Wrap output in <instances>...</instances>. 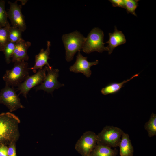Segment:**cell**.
Here are the masks:
<instances>
[{"mask_svg": "<svg viewBox=\"0 0 156 156\" xmlns=\"http://www.w3.org/2000/svg\"><path fill=\"white\" fill-rule=\"evenodd\" d=\"M138 75L139 74H136L130 79L126 80H124L120 83L113 82L110 83L105 87L103 88L101 90V92L102 94L105 95L109 94H114L117 93L122 88L124 87L125 84Z\"/></svg>", "mask_w": 156, "mask_h": 156, "instance_id": "obj_16", "label": "cell"}, {"mask_svg": "<svg viewBox=\"0 0 156 156\" xmlns=\"http://www.w3.org/2000/svg\"><path fill=\"white\" fill-rule=\"evenodd\" d=\"M47 46L46 49H42L39 53L36 55L34 65L33 67L29 68V70H31L33 72L36 73V70L42 68L45 65L49 68L52 67L50 66L48 62V59L50 58L49 57L51 46L50 41H47Z\"/></svg>", "mask_w": 156, "mask_h": 156, "instance_id": "obj_13", "label": "cell"}, {"mask_svg": "<svg viewBox=\"0 0 156 156\" xmlns=\"http://www.w3.org/2000/svg\"><path fill=\"white\" fill-rule=\"evenodd\" d=\"M22 32L18 28L10 26L9 31V42L16 43L22 40Z\"/></svg>", "mask_w": 156, "mask_h": 156, "instance_id": "obj_20", "label": "cell"}, {"mask_svg": "<svg viewBox=\"0 0 156 156\" xmlns=\"http://www.w3.org/2000/svg\"><path fill=\"white\" fill-rule=\"evenodd\" d=\"M104 34L103 31L98 27L93 28L88 34L83 44L82 49L87 54L97 51L102 53L107 51L103 42Z\"/></svg>", "mask_w": 156, "mask_h": 156, "instance_id": "obj_4", "label": "cell"}, {"mask_svg": "<svg viewBox=\"0 0 156 156\" xmlns=\"http://www.w3.org/2000/svg\"><path fill=\"white\" fill-rule=\"evenodd\" d=\"M124 132L118 127L106 126L97 135V144L116 147L118 146Z\"/></svg>", "mask_w": 156, "mask_h": 156, "instance_id": "obj_5", "label": "cell"}, {"mask_svg": "<svg viewBox=\"0 0 156 156\" xmlns=\"http://www.w3.org/2000/svg\"><path fill=\"white\" fill-rule=\"evenodd\" d=\"M118 146L120 148V156H133V147L129 135L124 132Z\"/></svg>", "mask_w": 156, "mask_h": 156, "instance_id": "obj_15", "label": "cell"}, {"mask_svg": "<svg viewBox=\"0 0 156 156\" xmlns=\"http://www.w3.org/2000/svg\"><path fill=\"white\" fill-rule=\"evenodd\" d=\"M80 52H78L75 62L70 67L69 70L75 73H81L87 77L89 78L92 73L90 69L91 67L97 65L99 61L96 60L95 61L89 62L87 60V57L83 56Z\"/></svg>", "mask_w": 156, "mask_h": 156, "instance_id": "obj_11", "label": "cell"}, {"mask_svg": "<svg viewBox=\"0 0 156 156\" xmlns=\"http://www.w3.org/2000/svg\"><path fill=\"white\" fill-rule=\"evenodd\" d=\"M11 143L9 148H8V156H16L14 145L12 142Z\"/></svg>", "mask_w": 156, "mask_h": 156, "instance_id": "obj_25", "label": "cell"}, {"mask_svg": "<svg viewBox=\"0 0 156 156\" xmlns=\"http://www.w3.org/2000/svg\"><path fill=\"white\" fill-rule=\"evenodd\" d=\"M8 148L4 144L0 145V156H8Z\"/></svg>", "mask_w": 156, "mask_h": 156, "instance_id": "obj_26", "label": "cell"}, {"mask_svg": "<svg viewBox=\"0 0 156 156\" xmlns=\"http://www.w3.org/2000/svg\"><path fill=\"white\" fill-rule=\"evenodd\" d=\"M18 118L9 112L0 114V145L12 142L17 136Z\"/></svg>", "mask_w": 156, "mask_h": 156, "instance_id": "obj_1", "label": "cell"}, {"mask_svg": "<svg viewBox=\"0 0 156 156\" xmlns=\"http://www.w3.org/2000/svg\"><path fill=\"white\" fill-rule=\"evenodd\" d=\"M28 63L24 61L14 62L11 70H6L3 77L6 85L12 87L18 86L29 76Z\"/></svg>", "mask_w": 156, "mask_h": 156, "instance_id": "obj_2", "label": "cell"}, {"mask_svg": "<svg viewBox=\"0 0 156 156\" xmlns=\"http://www.w3.org/2000/svg\"><path fill=\"white\" fill-rule=\"evenodd\" d=\"M109 40L105 43L108 44L106 47L109 54L112 53L114 49L117 46L124 44L126 42L125 36L121 31L118 30L116 26L113 33L109 34Z\"/></svg>", "mask_w": 156, "mask_h": 156, "instance_id": "obj_14", "label": "cell"}, {"mask_svg": "<svg viewBox=\"0 0 156 156\" xmlns=\"http://www.w3.org/2000/svg\"><path fill=\"white\" fill-rule=\"evenodd\" d=\"M0 103L5 105L11 112L24 108L14 88L7 85L0 92Z\"/></svg>", "mask_w": 156, "mask_h": 156, "instance_id": "obj_7", "label": "cell"}, {"mask_svg": "<svg viewBox=\"0 0 156 156\" xmlns=\"http://www.w3.org/2000/svg\"><path fill=\"white\" fill-rule=\"evenodd\" d=\"M47 66L38 70L34 74L29 76L23 82L19 85L17 88L19 91V95L21 94L25 98L30 90L33 87L41 84L46 77Z\"/></svg>", "mask_w": 156, "mask_h": 156, "instance_id": "obj_8", "label": "cell"}, {"mask_svg": "<svg viewBox=\"0 0 156 156\" xmlns=\"http://www.w3.org/2000/svg\"><path fill=\"white\" fill-rule=\"evenodd\" d=\"M16 43L9 42L5 46L3 51L5 56L6 62L8 64L11 62L12 58L15 49Z\"/></svg>", "mask_w": 156, "mask_h": 156, "instance_id": "obj_22", "label": "cell"}, {"mask_svg": "<svg viewBox=\"0 0 156 156\" xmlns=\"http://www.w3.org/2000/svg\"><path fill=\"white\" fill-rule=\"evenodd\" d=\"M118 152L116 148L113 149L106 146L97 144L90 156H117Z\"/></svg>", "mask_w": 156, "mask_h": 156, "instance_id": "obj_17", "label": "cell"}, {"mask_svg": "<svg viewBox=\"0 0 156 156\" xmlns=\"http://www.w3.org/2000/svg\"><path fill=\"white\" fill-rule=\"evenodd\" d=\"M109 1L112 3L113 7H119L125 8L124 0H110Z\"/></svg>", "mask_w": 156, "mask_h": 156, "instance_id": "obj_24", "label": "cell"}, {"mask_svg": "<svg viewBox=\"0 0 156 156\" xmlns=\"http://www.w3.org/2000/svg\"><path fill=\"white\" fill-rule=\"evenodd\" d=\"M47 74L44 81L40 85L34 88L36 91L42 90L51 94L55 90L58 89L64 86V84L60 83L57 80L59 70L53 69L52 67H47Z\"/></svg>", "mask_w": 156, "mask_h": 156, "instance_id": "obj_9", "label": "cell"}, {"mask_svg": "<svg viewBox=\"0 0 156 156\" xmlns=\"http://www.w3.org/2000/svg\"><path fill=\"white\" fill-rule=\"evenodd\" d=\"M5 2L0 1V27H5L9 23L7 20V14L5 9Z\"/></svg>", "mask_w": 156, "mask_h": 156, "instance_id": "obj_23", "label": "cell"}, {"mask_svg": "<svg viewBox=\"0 0 156 156\" xmlns=\"http://www.w3.org/2000/svg\"><path fill=\"white\" fill-rule=\"evenodd\" d=\"M8 3L10 9L7 14L12 26L18 28L22 32H24L26 29V26L21 6L18 4L17 1L14 2L8 1Z\"/></svg>", "mask_w": 156, "mask_h": 156, "instance_id": "obj_10", "label": "cell"}, {"mask_svg": "<svg viewBox=\"0 0 156 156\" xmlns=\"http://www.w3.org/2000/svg\"><path fill=\"white\" fill-rule=\"evenodd\" d=\"M97 143V135L92 131H88L84 133L78 140L75 148L82 156H90Z\"/></svg>", "mask_w": 156, "mask_h": 156, "instance_id": "obj_6", "label": "cell"}, {"mask_svg": "<svg viewBox=\"0 0 156 156\" xmlns=\"http://www.w3.org/2000/svg\"><path fill=\"white\" fill-rule=\"evenodd\" d=\"M86 39L79 32L76 31L63 35L62 40L66 50V60L68 62L71 61L75 54L80 51Z\"/></svg>", "mask_w": 156, "mask_h": 156, "instance_id": "obj_3", "label": "cell"}, {"mask_svg": "<svg viewBox=\"0 0 156 156\" xmlns=\"http://www.w3.org/2000/svg\"><path fill=\"white\" fill-rule=\"evenodd\" d=\"M10 24L7 26L0 27V50L3 51L4 48L9 42L8 34Z\"/></svg>", "mask_w": 156, "mask_h": 156, "instance_id": "obj_19", "label": "cell"}, {"mask_svg": "<svg viewBox=\"0 0 156 156\" xmlns=\"http://www.w3.org/2000/svg\"><path fill=\"white\" fill-rule=\"evenodd\" d=\"M144 128L150 137L156 135V115L152 113L149 120L145 123Z\"/></svg>", "mask_w": 156, "mask_h": 156, "instance_id": "obj_18", "label": "cell"}, {"mask_svg": "<svg viewBox=\"0 0 156 156\" xmlns=\"http://www.w3.org/2000/svg\"><path fill=\"white\" fill-rule=\"evenodd\" d=\"M31 45L30 42L25 41L23 39L16 43L15 49L12 57V62L27 61L29 59L27 50Z\"/></svg>", "mask_w": 156, "mask_h": 156, "instance_id": "obj_12", "label": "cell"}, {"mask_svg": "<svg viewBox=\"0 0 156 156\" xmlns=\"http://www.w3.org/2000/svg\"><path fill=\"white\" fill-rule=\"evenodd\" d=\"M138 0H124L125 9L128 13L137 16L135 10L138 6Z\"/></svg>", "mask_w": 156, "mask_h": 156, "instance_id": "obj_21", "label": "cell"}]
</instances>
